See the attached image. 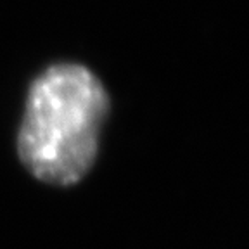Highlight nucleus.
Listing matches in <instances>:
<instances>
[{
	"label": "nucleus",
	"mask_w": 249,
	"mask_h": 249,
	"mask_svg": "<svg viewBox=\"0 0 249 249\" xmlns=\"http://www.w3.org/2000/svg\"><path fill=\"white\" fill-rule=\"evenodd\" d=\"M111 111L104 85L89 68L57 62L31 82L18 132V156L36 180L71 187L97 160Z\"/></svg>",
	"instance_id": "obj_1"
}]
</instances>
